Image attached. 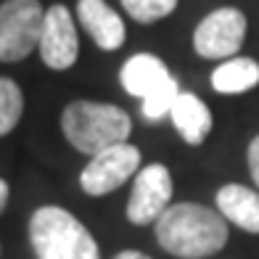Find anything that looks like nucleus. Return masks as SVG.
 <instances>
[{
  "label": "nucleus",
  "mask_w": 259,
  "mask_h": 259,
  "mask_svg": "<svg viewBox=\"0 0 259 259\" xmlns=\"http://www.w3.org/2000/svg\"><path fill=\"white\" fill-rule=\"evenodd\" d=\"M8 183L0 178V214H3V209H6V204H8Z\"/></svg>",
  "instance_id": "a211bd4d"
},
{
  "label": "nucleus",
  "mask_w": 259,
  "mask_h": 259,
  "mask_svg": "<svg viewBox=\"0 0 259 259\" xmlns=\"http://www.w3.org/2000/svg\"><path fill=\"white\" fill-rule=\"evenodd\" d=\"M79 24L93 37L101 51H119L124 45V21L106 0H79L77 3Z\"/></svg>",
  "instance_id": "1a4fd4ad"
},
{
  "label": "nucleus",
  "mask_w": 259,
  "mask_h": 259,
  "mask_svg": "<svg viewBox=\"0 0 259 259\" xmlns=\"http://www.w3.org/2000/svg\"><path fill=\"white\" fill-rule=\"evenodd\" d=\"M259 85V64L254 58H230L211 72V88L222 96L249 93Z\"/></svg>",
  "instance_id": "ddd939ff"
},
{
  "label": "nucleus",
  "mask_w": 259,
  "mask_h": 259,
  "mask_svg": "<svg viewBox=\"0 0 259 259\" xmlns=\"http://www.w3.org/2000/svg\"><path fill=\"white\" fill-rule=\"evenodd\" d=\"M21 111H24L21 88L11 77H0V138L8 135L19 124Z\"/></svg>",
  "instance_id": "4468645a"
},
{
  "label": "nucleus",
  "mask_w": 259,
  "mask_h": 259,
  "mask_svg": "<svg viewBox=\"0 0 259 259\" xmlns=\"http://www.w3.org/2000/svg\"><path fill=\"white\" fill-rule=\"evenodd\" d=\"M172 175L164 164H148L135 175V185L127 201V220L133 225H151L172 204Z\"/></svg>",
  "instance_id": "0eeeda50"
},
{
  "label": "nucleus",
  "mask_w": 259,
  "mask_h": 259,
  "mask_svg": "<svg viewBox=\"0 0 259 259\" xmlns=\"http://www.w3.org/2000/svg\"><path fill=\"white\" fill-rule=\"evenodd\" d=\"M122 8L140 24H154L178 8V0H122Z\"/></svg>",
  "instance_id": "2eb2a0df"
},
{
  "label": "nucleus",
  "mask_w": 259,
  "mask_h": 259,
  "mask_svg": "<svg viewBox=\"0 0 259 259\" xmlns=\"http://www.w3.org/2000/svg\"><path fill=\"white\" fill-rule=\"evenodd\" d=\"M29 241L40 259H98V243L61 206H40L29 220Z\"/></svg>",
  "instance_id": "7ed1b4c3"
},
{
  "label": "nucleus",
  "mask_w": 259,
  "mask_h": 259,
  "mask_svg": "<svg viewBox=\"0 0 259 259\" xmlns=\"http://www.w3.org/2000/svg\"><path fill=\"white\" fill-rule=\"evenodd\" d=\"M42 19L40 0H6L0 6V61H24L40 45Z\"/></svg>",
  "instance_id": "20e7f679"
},
{
  "label": "nucleus",
  "mask_w": 259,
  "mask_h": 259,
  "mask_svg": "<svg viewBox=\"0 0 259 259\" xmlns=\"http://www.w3.org/2000/svg\"><path fill=\"white\" fill-rule=\"evenodd\" d=\"M169 79H172L169 69L154 53H135L133 58H127L119 72L122 88L135 98H148L151 93L164 88Z\"/></svg>",
  "instance_id": "9d476101"
},
{
  "label": "nucleus",
  "mask_w": 259,
  "mask_h": 259,
  "mask_svg": "<svg viewBox=\"0 0 259 259\" xmlns=\"http://www.w3.org/2000/svg\"><path fill=\"white\" fill-rule=\"evenodd\" d=\"M140 172V151L130 143L101 151L79 175V185L88 196H106Z\"/></svg>",
  "instance_id": "39448f33"
},
{
  "label": "nucleus",
  "mask_w": 259,
  "mask_h": 259,
  "mask_svg": "<svg viewBox=\"0 0 259 259\" xmlns=\"http://www.w3.org/2000/svg\"><path fill=\"white\" fill-rule=\"evenodd\" d=\"M61 130L79 154L98 156L106 148L127 143L130 133H133V122L119 106L72 101L61 114Z\"/></svg>",
  "instance_id": "f03ea898"
},
{
  "label": "nucleus",
  "mask_w": 259,
  "mask_h": 259,
  "mask_svg": "<svg viewBox=\"0 0 259 259\" xmlns=\"http://www.w3.org/2000/svg\"><path fill=\"white\" fill-rule=\"evenodd\" d=\"M246 37V16L238 8H217L198 21L193 48L201 58H230L241 51Z\"/></svg>",
  "instance_id": "423d86ee"
},
{
  "label": "nucleus",
  "mask_w": 259,
  "mask_h": 259,
  "mask_svg": "<svg viewBox=\"0 0 259 259\" xmlns=\"http://www.w3.org/2000/svg\"><path fill=\"white\" fill-rule=\"evenodd\" d=\"M114 259H151V256L143 254V251H119Z\"/></svg>",
  "instance_id": "6ab92c4d"
},
{
  "label": "nucleus",
  "mask_w": 259,
  "mask_h": 259,
  "mask_svg": "<svg viewBox=\"0 0 259 259\" xmlns=\"http://www.w3.org/2000/svg\"><path fill=\"white\" fill-rule=\"evenodd\" d=\"M246 159H249V172H251V180L259 188V135L249 143V151H246Z\"/></svg>",
  "instance_id": "f3484780"
},
{
  "label": "nucleus",
  "mask_w": 259,
  "mask_h": 259,
  "mask_svg": "<svg viewBox=\"0 0 259 259\" xmlns=\"http://www.w3.org/2000/svg\"><path fill=\"white\" fill-rule=\"evenodd\" d=\"M169 116H172L175 130L180 133V138L188 146H201L206 135L211 133V111L193 93H180Z\"/></svg>",
  "instance_id": "f8f14e48"
},
{
  "label": "nucleus",
  "mask_w": 259,
  "mask_h": 259,
  "mask_svg": "<svg viewBox=\"0 0 259 259\" xmlns=\"http://www.w3.org/2000/svg\"><path fill=\"white\" fill-rule=\"evenodd\" d=\"M217 211L246 233L259 235V193L246 185L228 183L217 191Z\"/></svg>",
  "instance_id": "9b49d317"
},
{
  "label": "nucleus",
  "mask_w": 259,
  "mask_h": 259,
  "mask_svg": "<svg viewBox=\"0 0 259 259\" xmlns=\"http://www.w3.org/2000/svg\"><path fill=\"white\" fill-rule=\"evenodd\" d=\"M37 48H40L45 66L56 69V72H64V69H69L77 61L79 37H77V29H74V19H72L66 6L56 3L45 11Z\"/></svg>",
  "instance_id": "6e6552de"
},
{
  "label": "nucleus",
  "mask_w": 259,
  "mask_h": 259,
  "mask_svg": "<svg viewBox=\"0 0 259 259\" xmlns=\"http://www.w3.org/2000/svg\"><path fill=\"white\" fill-rule=\"evenodd\" d=\"M178 96H180V88H178V79H169L164 88H159L156 93H151L148 98H143V116L148 122H159V119H164L169 111H172V106H175V101H178Z\"/></svg>",
  "instance_id": "dca6fc26"
},
{
  "label": "nucleus",
  "mask_w": 259,
  "mask_h": 259,
  "mask_svg": "<svg viewBox=\"0 0 259 259\" xmlns=\"http://www.w3.org/2000/svg\"><path fill=\"white\" fill-rule=\"evenodd\" d=\"M154 225L159 246L180 259H204L228 243V220L204 204H172Z\"/></svg>",
  "instance_id": "f257e3e1"
}]
</instances>
